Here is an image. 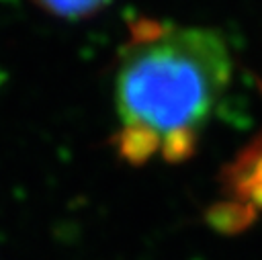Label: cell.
I'll use <instances>...</instances> for the list:
<instances>
[{
	"mask_svg": "<svg viewBox=\"0 0 262 260\" xmlns=\"http://www.w3.org/2000/svg\"><path fill=\"white\" fill-rule=\"evenodd\" d=\"M231 70L229 47L213 29L135 23L115 78L123 158H188L229 88Z\"/></svg>",
	"mask_w": 262,
	"mask_h": 260,
	"instance_id": "cell-1",
	"label": "cell"
},
{
	"mask_svg": "<svg viewBox=\"0 0 262 260\" xmlns=\"http://www.w3.org/2000/svg\"><path fill=\"white\" fill-rule=\"evenodd\" d=\"M39 8L61 18H84L102 10L111 0H33Z\"/></svg>",
	"mask_w": 262,
	"mask_h": 260,
	"instance_id": "cell-2",
	"label": "cell"
}]
</instances>
